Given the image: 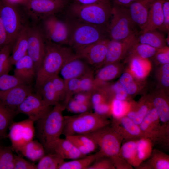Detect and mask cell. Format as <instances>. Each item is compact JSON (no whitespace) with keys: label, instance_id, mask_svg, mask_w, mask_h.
<instances>
[{"label":"cell","instance_id":"e575fe53","mask_svg":"<svg viewBox=\"0 0 169 169\" xmlns=\"http://www.w3.org/2000/svg\"><path fill=\"white\" fill-rule=\"evenodd\" d=\"M16 114L15 111L0 100V133L5 137L7 129Z\"/></svg>","mask_w":169,"mask_h":169},{"label":"cell","instance_id":"7bdbcfd3","mask_svg":"<svg viewBox=\"0 0 169 169\" xmlns=\"http://www.w3.org/2000/svg\"><path fill=\"white\" fill-rule=\"evenodd\" d=\"M119 81L124 87L129 95H134L138 92V86L133 76L130 72H125L123 73Z\"/></svg>","mask_w":169,"mask_h":169},{"label":"cell","instance_id":"be15d7a7","mask_svg":"<svg viewBox=\"0 0 169 169\" xmlns=\"http://www.w3.org/2000/svg\"><path fill=\"white\" fill-rule=\"evenodd\" d=\"M5 137L3 134L0 133V140Z\"/></svg>","mask_w":169,"mask_h":169},{"label":"cell","instance_id":"7a4b0ae2","mask_svg":"<svg viewBox=\"0 0 169 169\" xmlns=\"http://www.w3.org/2000/svg\"><path fill=\"white\" fill-rule=\"evenodd\" d=\"M65 109L62 102L59 103L44 116L35 122V135L43 146L46 153L62 134L64 119L63 113Z\"/></svg>","mask_w":169,"mask_h":169},{"label":"cell","instance_id":"680465c9","mask_svg":"<svg viewBox=\"0 0 169 169\" xmlns=\"http://www.w3.org/2000/svg\"><path fill=\"white\" fill-rule=\"evenodd\" d=\"M8 44H9L7 34L0 17V48Z\"/></svg>","mask_w":169,"mask_h":169},{"label":"cell","instance_id":"ab89813d","mask_svg":"<svg viewBox=\"0 0 169 169\" xmlns=\"http://www.w3.org/2000/svg\"><path fill=\"white\" fill-rule=\"evenodd\" d=\"M11 147L0 145V169H14V155Z\"/></svg>","mask_w":169,"mask_h":169},{"label":"cell","instance_id":"c3c4849f","mask_svg":"<svg viewBox=\"0 0 169 169\" xmlns=\"http://www.w3.org/2000/svg\"><path fill=\"white\" fill-rule=\"evenodd\" d=\"M55 90L61 102H63L66 94V84L65 81L59 74L51 79Z\"/></svg>","mask_w":169,"mask_h":169},{"label":"cell","instance_id":"1f68e13d","mask_svg":"<svg viewBox=\"0 0 169 169\" xmlns=\"http://www.w3.org/2000/svg\"><path fill=\"white\" fill-rule=\"evenodd\" d=\"M101 156L102 155L99 151L95 153L69 161H64L59 169H88L95 160Z\"/></svg>","mask_w":169,"mask_h":169},{"label":"cell","instance_id":"44dd1931","mask_svg":"<svg viewBox=\"0 0 169 169\" xmlns=\"http://www.w3.org/2000/svg\"><path fill=\"white\" fill-rule=\"evenodd\" d=\"M49 152L55 153L64 160H72L86 156L83 155L73 144L66 138L65 139L60 138L57 140L47 153Z\"/></svg>","mask_w":169,"mask_h":169},{"label":"cell","instance_id":"30bf717a","mask_svg":"<svg viewBox=\"0 0 169 169\" xmlns=\"http://www.w3.org/2000/svg\"><path fill=\"white\" fill-rule=\"evenodd\" d=\"M34 122L28 118L20 121L13 122L10 125L8 136L13 151L18 152L23 146L33 140L35 135Z\"/></svg>","mask_w":169,"mask_h":169},{"label":"cell","instance_id":"cb8c5ba5","mask_svg":"<svg viewBox=\"0 0 169 169\" xmlns=\"http://www.w3.org/2000/svg\"><path fill=\"white\" fill-rule=\"evenodd\" d=\"M28 28V26L23 25L13 44L10 57L12 65L27 54Z\"/></svg>","mask_w":169,"mask_h":169},{"label":"cell","instance_id":"f6af8a7d","mask_svg":"<svg viewBox=\"0 0 169 169\" xmlns=\"http://www.w3.org/2000/svg\"><path fill=\"white\" fill-rule=\"evenodd\" d=\"M109 89L112 99L115 98L123 101L129 100V95L125 90L119 81L110 85Z\"/></svg>","mask_w":169,"mask_h":169},{"label":"cell","instance_id":"5bb4252c","mask_svg":"<svg viewBox=\"0 0 169 169\" xmlns=\"http://www.w3.org/2000/svg\"><path fill=\"white\" fill-rule=\"evenodd\" d=\"M109 39L101 40L80 49L75 53L93 68H99L102 66L105 59Z\"/></svg>","mask_w":169,"mask_h":169},{"label":"cell","instance_id":"d4e9b609","mask_svg":"<svg viewBox=\"0 0 169 169\" xmlns=\"http://www.w3.org/2000/svg\"><path fill=\"white\" fill-rule=\"evenodd\" d=\"M136 168L138 169H169V156L156 149H154L150 157Z\"/></svg>","mask_w":169,"mask_h":169},{"label":"cell","instance_id":"ba28073f","mask_svg":"<svg viewBox=\"0 0 169 169\" xmlns=\"http://www.w3.org/2000/svg\"><path fill=\"white\" fill-rule=\"evenodd\" d=\"M86 135L95 141L102 156L111 159L119 156L123 140L110 124Z\"/></svg>","mask_w":169,"mask_h":169},{"label":"cell","instance_id":"f907efd6","mask_svg":"<svg viewBox=\"0 0 169 169\" xmlns=\"http://www.w3.org/2000/svg\"><path fill=\"white\" fill-rule=\"evenodd\" d=\"M159 79L161 84L165 88L169 86V63L162 64L159 70Z\"/></svg>","mask_w":169,"mask_h":169},{"label":"cell","instance_id":"2e32d148","mask_svg":"<svg viewBox=\"0 0 169 169\" xmlns=\"http://www.w3.org/2000/svg\"><path fill=\"white\" fill-rule=\"evenodd\" d=\"M137 36L136 33L121 40L109 39L107 44L106 56L102 66L119 62L128 54L136 42Z\"/></svg>","mask_w":169,"mask_h":169},{"label":"cell","instance_id":"484cf974","mask_svg":"<svg viewBox=\"0 0 169 169\" xmlns=\"http://www.w3.org/2000/svg\"><path fill=\"white\" fill-rule=\"evenodd\" d=\"M148 99L156 110L161 124L169 127V104L168 98L162 94H156Z\"/></svg>","mask_w":169,"mask_h":169},{"label":"cell","instance_id":"3957f363","mask_svg":"<svg viewBox=\"0 0 169 169\" xmlns=\"http://www.w3.org/2000/svg\"><path fill=\"white\" fill-rule=\"evenodd\" d=\"M68 44L74 52L101 40L107 38L106 27L82 22L69 18Z\"/></svg>","mask_w":169,"mask_h":169},{"label":"cell","instance_id":"9c48e42d","mask_svg":"<svg viewBox=\"0 0 169 169\" xmlns=\"http://www.w3.org/2000/svg\"><path fill=\"white\" fill-rule=\"evenodd\" d=\"M143 137L150 139L154 144L167 147L169 144V127L163 125L153 105L139 125Z\"/></svg>","mask_w":169,"mask_h":169},{"label":"cell","instance_id":"f1b7e54d","mask_svg":"<svg viewBox=\"0 0 169 169\" xmlns=\"http://www.w3.org/2000/svg\"><path fill=\"white\" fill-rule=\"evenodd\" d=\"M137 140L124 141L121 146L119 155L132 167L136 168L141 164L138 157Z\"/></svg>","mask_w":169,"mask_h":169},{"label":"cell","instance_id":"836d02e7","mask_svg":"<svg viewBox=\"0 0 169 169\" xmlns=\"http://www.w3.org/2000/svg\"><path fill=\"white\" fill-rule=\"evenodd\" d=\"M146 59L138 57H133L129 59L130 72L138 79L144 78L150 70V64Z\"/></svg>","mask_w":169,"mask_h":169},{"label":"cell","instance_id":"6f0895ef","mask_svg":"<svg viewBox=\"0 0 169 169\" xmlns=\"http://www.w3.org/2000/svg\"><path fill=\"white\" fill-rule=\"evenodd\" d=\"M115 169H132L133 167L120 156L112 159Z\"/></svg>","mask_w":169,"mask_h":169},{"label":"cell","instance_id":"6125c7cd","mask_svg":"<svg viewBox=\"0 0 169 169\" xmlns=\"http://www.w3.org/2000/svg\"><path fill=\"white\" fill-rule=\"evenodd\" d=\"M8 4L15 6L18 4H21L24 0H2Z\"/></svg>","mask_w":169,"mask_h":169},{"label":"cell","instance_id":"d6a6232c","mask_svg":"<svg viewBox=\"0 0 169 169\" xmlns=\"http://www.w3.org/2000/svg\"><path fill=\"white\" fill-rule=\"evenodd\" d=\"M38 90L42 100L48 105L54 106L61 102L50 79L44 83Z\"/></svg>","mask_w":169,"mask_h":169},{"label":"cell","instance_id":"e0dca14e","mask_svg":"<svg viewBox=\"0 0 169 169\" xmlns=\"http://www.w3.org/2000/svg\"><path fill=\"white\" fill-rule=\"evenodd\" d=\"M94 69L84 59L76 54L67 60L59 73L65 82L74 78H79Z\"/></svg>","mask_w":169,"mask_h":169},{"label":"cell","instance_id":"4dcf8cb0","mask_svg":"<svg viewBox=\"0 0 169 169\" xmlns=\"http://www.w3.org/2000/svg\"><path fill=\"white\" fill-rule=\"evenodd\" d=\"M18 152L33 162L39 161L46 153L43 145L38 141L33 140L23 146Z\"/></svg>","mask_w":169,"mask_h":169},{"label":"cell","instance_id":"f5cc1de1","mask_svg":"<svg viewBox=\"0 0 169 169\" xmlns=\"http://www.w3.org/2000/svg\"><path fill=\"white\" fill-rule=\"evenodd\" d=\"M163 22L159 29L165 32L169 30V0H164L162 4Z\"/></svg>","mask_w":169,"mask_h":169},{"label":"cell","instance_id":"11a10c76","mask_svg":"<svg viewBox=\"0 0 169 169\" xmlns=\"http://www.w3.org/2000/svg\"><path fill=\"white\" fill-rule=\"evenodd\" d=\"M65 138L70 140L77 149L84 155L86 156L91 153L76 135L68 136L65 137Z\"/></svg>","mask_w":169,"mask_h":169},{"label":"cell","instance_id":"4316f807","mask_svg":"<svg viewBox=\"0 0 169 169\" xmlns=\"http://www.w3.org/2000/svg\"><path fill=\"white\" fill-rule=\"evenodd\" d=\"M152 105L148 99H143L139 102H131L129 110L126 115L139 125Z\"/></svg>","mask_w":169,"mask_h":169},{"label":"cell","instance_id":"603a6c76","mask_svg":"<svg viewBox=\"0 0 169 169\" xmlns=\"http://www.w3.org/2000/svg\"><path fill=\"white\" fill-rule=\"evenodd\" d=\"M164 0H154L150 7L146 22L141 29V33L160 29L163 22L162 4Z\"/></svg>","mask_w":169,"mask_h":169},{"label":"cell","instance_id":"60d3db41","mask_svg":"<svg viewBox=\"0 0 169 169\" xmlns=\"http://www.w3.org/2000/svg\"><path fill=\"white\" fill-rule=\"evenodd\" d=\"M96 86L94 69L86 73L80 78L79 92L91 93Z\"/></svg>","mask_w":169,"mask_h":169},{"label":"cell","instance_id":"f546056e","mask_svg":"<svg viewBox=\"0 0 169 169\" xmlns=\"http://www.w3.org/2000/svg\"><path fill=\"white\" fill-rule=\"evenodd\" d=\"M137 42L149 45L156 49L166 46V40L164 35L156 29L141 33L137 36Z\"/></svg>","mask_w":169,"mask_h":169},{"label":"cell","instance_id":"f35d334b","mask_svg":"<svg viewBox=\"0 0 169 169\" xmlns=\"http://www.w3.org/2000/svg\"><path fill=\"white\" fill-rule=\"evenodd\" d=\"M131 102L120 100L115 98L112 99L111 105V116L112 119H117L125 116L130 108Z\"/></svg>","mask_w":169,"mask_h":169},{"label":"cell","instance_id":"d590c367","mask_svg":"<svg viewBox=\"0 0 169 169\" xmlns=\"http://www.w3.org/2000/svg\"><path fill=\"white\" fill-rule=\"evenodd\" d=\"M157 49L147 44L139 43L137 40L128 52L130 53L129 59L134 57L146 59L153 57Z\"/></svg>","mask_w":169,"mask_h":169},{"label":"cell","instance_id":"7dc6e473","mask_svg":"<svg viewBox=\"0 0 169 169\" xmlns=\"http://www.w3.org/2000/svg\"><path fill=\"white\" fill-rule=\"evenodd\" d=\"M88 169H115L111 158L101 156L98 157Z\"/></svg>","mask_w":169,"mask_h":169},{"label":"cell","instance_id":"74e56055","mask_svg":"<svg viewBox=\"0 0 169 169\" xmlns=\"http://www.w3.org/2000/svg\"><path fill=\"white\" fill-rule=\"evenodd\" d=\"M154 145L153 142L147 138L143 137L137 140L138 157L141 164L150 157Z\"/></svg>","mask_w":169,"mask_h":169},{"label":"cell","instance_id":"7c38bea8","mask_svg":"<svg viewBox=\"0 0 169 169\" xmlns=\"http://www.w3.org/2000/svg\"><path fill=\"white\" fill-rule=\"evenodd\" d=\"M21 4L30 15L40 19L62 11L66 5V0H24Z\"/></svg>","mask_w":169,"mask_h":169},{"label":"cell","instance_id":"d6986e66","mask_svg":"<svg viewBox=\"0 0 169 169\" xmlns=\"http://www.w3.org/2000/svg\"><path fill=\"white\" fill-rule=\"evenodd\" d=\"M32 92V87L30 84H21L0 91V100L16 112L18 106Z\"/></svg>","mask_w":169,"mask_h":169},{"label":"cell","instance_id":"681fc988","mask_svg":"<svg viewBox=\"0 0 169 169\" xmlns=\"http://www.w3.org/2000/svg\"><path fill=\"white\" fill-rule=\"evenodd\" d=\"M153 56L156 61L160 64H163L169 63V47L166 46L157 49Z\"/></svg>","mask_w":169,"mask_h":169},{"label":"cell","instance_id":"6da1fadb","mask_svg":"<svg viewBox=\"0 0 169 169\" xmlns=\"http://www.w3.org/2000/svg\"><path fill=\"white\" fill-rule=\"evenodd\" d=\"M45 41V55L36 76L35 86L38 90L47 80L58 74L65 62L75 54L70 47Z\"/></svg>","mask_w":169,"mask_h":169},{"label":"cell","instance_id":"ac0fdd59","mask_svg":"<svg viewBox=\"0 0 169 169\" xmlns=\"http://www.w3.org/2000/svg\"><path fill=\"white\" fill-rule=\"evenodd\" d=\"M110 125L122 137L124 141L137 140L143 137L139 125L126 116L112 119Z\"/></svg>","mask_w":169,"mask_h":169},{"label":"cell","instance_id":"52a82bcc","mask_svg":"<svg viewBox=\"0 0 169 169\" xmlns=\"http://www.w3.org/2000/svg\"><path fill=\"white\" fill-rule=\"evenodd\" d=\"M40 21L37 26L45 41L61 45L68 44L70 29L67 21H62L54 14L44 17Z\"/></svg>","mask_w":169,"mask_h":169},{"label":"cell","instance_id":"9f6ffc18","mask_svg":"<svg viewBox=\"0 0 169 169\" xmlns=\"http://www.w3.org/2000/svg\"><path fill=\"white\" fill-rule=\"evenodd\" d=\"M91 94L89 93L79 92L75 94L72 98L79 103L91 104Z\"/></svg>","mask_w":169,"mask_h":169},{"label":"cell","instance_id":"91938a15","mask_svg":"<svg viewBox=\"0 0 169 169\" xmlns=\"http://www.w3.org/2000/svg\"><path fill=\"white\" fill-rule=\"evenodd\" d=\"M76 2L82 5L93 4L100 2H110V0H75Z\"/></svg>","mask_w":169,"mask_h":169},{"label":"cell","instance_id":"94428289","mask_svg":"<svg viewBox=\"0 0 169 169\" xmlns=\"http://www.w3.org/2000/svg\"><path fill=\"white\" fill-rule=\"evenodd\" d=\"M140 0H112L113 4L128 7L131 3Z\"/></svg>","mask_w":169,"mask_h":169},{"label":"cell","instance_id":"816d5d0a","mask_svg":"<svg viewBox=\"0 0 169 169\" xmlns=\"http://www.w3.org/2000/svg\"><path fill=\"white\" fill-rule=\"evenodd\" d=\"M14 169H37L36 165L26 160L22 157L14 155Z\"/></svg>","mask_w":169,"mask_h":169},{"label":"cell","instance_id":"ee69618b","mask_svg":"<svg viewBox=\"0 0 169 169\" xmlns=\"http://www.w3.org/2000/svg\"><path fill=\"white\" fill-rule=\"evenodd\" d=\"M25 84L15 75L0 74V91L7 90L18 85Z\"/></svg>","mask_w":169,"mask_h":169},{"label":"cell","instance_id":"8d00e7d4","mask_svg":"<svg viewBox=\"0 0 169 169\" xmlns=\"http://www.w3.org/2000/svg\"><path fill=\"white\" fill-rule=\"evenodd\" d=\"M64 161V159L55 153H46L39 161L36 165L37 169H59Z\"/></svg>","mask_w":169,"mask_h":169},{"label":"cell","instance_id":"b9f144b4","mask_svg":"<svg viewBox=\"0 0 169 169\" xmlns=\"http://www.w3.org/2000/svg\"><path fill=\"white\" fill-rule=\"evenodd\" d=\"M12 47L8 44L0 48V74H8L11 69L10 54Z\"/></svg>","mask_w":169,"mask_h":169},{"label":"cell","instance_id":"5b68a950","mask_svg":"<svg viewBox=\"0 0 169 169\" xmlns=\"http://www.w3.org/2000/svg\"><path fill=\"white\" fill-rule=\"evenodd\" d=\"M110 2L82 5L77 2L69 8L70 18L89 24L107 27L111 14Z\"/></svg>","mask_w":169,"mask_h":169},{"label":"cell","instance_id":"bcb514c9","mask_svg":"<svg viewBox=\"0 0 169 169\" xmlns=\"http://www.w3.org/2000/svg\"><path fill=\"white\" fill-rule=\"evenodd\" d=\"M79 82L80 78L72 79L65 82L66 94L65 99L62 102L65 106L73 96L79 92Z\"/></svg>","mask_w":169,"mask_h":169},{"label":"cell","instance_id":"ffe728a7","mask_svg":"<svg viewBox=\"0 0 169 169\" xmlns=\"http://www.w3.org/2000/svg\"><path fill=\"white\" fill-rule=\"evenodd\" d=\"M14 74L24 83L29 84L36 76L37 71L31 58L27 54L14 64Z\"/></svg>","mask_w":169,"mask_h":169},{"label":"cell","instance_id":"8992f818","mask_svg":"<svg viewBox=\"0 0 169 169\" xmlns=\"http://www.w3.org/2000/svg\"><path fill=\"white\" fill-rule=\"evenodd\" d=\"M110 22L106 27L110 39H124L136 33L127 7L113 4Z\"/></svg>","mask_w":169,"mask_h":169},{"label":"cell","instance_id":"db71d44e","mask_svg":"<svg viewBox=\"0 0 169 169\" xmlns=\"http://www.w3.org/2000/svg\"><path fill=\"white\" fill-rule=\"evenodd\" d=\"M84 145L91 152L95 151L98 147L95 141L87 135H75Z\"/></svg>","mask_w":169,"mask_h":169},{"label":"cell","instance_id":"9a60e30c","mask_svg":"<svg viewBox=\"0 0 169 169\" xmlns=\"http://www.w3.org/2000/svg\"><path fill=\"white\" fill-rule=\"evenodd\" d=\"M45 40L37 26H29L27 54L33 60L37 72L45 53Z\"/></svg>","mask_w":169,"mask_h":169},{"label":"cell","instance_id":"8fae6325","mask_svg":"<svg viewBox=\"0 0 169 169\" xmlns=\"http://www.w3.org/2000/svg\"><path fill=\"white\" fill-rule=\"evenodd\" d=\"M0 17L12 46L23 26L19 13L14 5L0 1Z\"/></svg>","mask_w":169,"mask_h":169},{"label":"cell","instance_id":"277c9868","mask_svg":"<svg viewBox=\"0 0 169 169\" xmlns=\"http://www.w3.org/2000/svg\"><path fill=\"white\" fill-rule=\"evenodd\" d=\"M62 134L65 137L86 135L110 124L108 118L90 111L72 116H64Z\"/></svg>","mask_w":169,"mask_h":169},{"label":"cell","instance_id":"7402d4cb","mask_svg":"<svg viewBox=\"0 0 169 169\" xmlns=\"http://www.w3.org/2000/svg\"><path fill=\"white\" fill-rule=\"evenodd\" d=\"M154 0H140L127 7L132 20L141 29L146 23L151 6Z\"/></svg>","mask_w":169,"mask_h":169},{"label":"cell","instance_id":"4fadbf2b","mask_svg":"<svg viewBox=\"0 0 169 169\" xmlns=\"http://www.w3.org/2000/svg\"><path fill=\"white\" fill-rule=\"evenodd\" d=\"M52 106L47 105L38 92L29 94L18 106L16 113H23L36 122L46 115Z\"/></svg>","mask_w":169,"mask_h":169},{"label":"cell","instance_id":"83f0119b","mask_svg":"<svg viewBox=\"0 0 169 169\" xmlns=\"http://www.w3.org/2000/svg\"><path fill=\"white\" fill-rule=\"evenodd\" d=\"M121 65L118 62L107 64L99 68L94 74L95 81L97 83H106L112 80L120 74Z\"/></svg>","mask_w":169,"mask_h":169}]
</instances>
